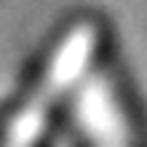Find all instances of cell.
Returning a JSON list of instances; mask_svg holds the SVG:
<instances>
[{
  "instance_id": "obj_1",
  "label": "cell",
  "mask_w": 147,
  "mask_h": 147,
  "mask_svg": "<svg viewBox=\"0 0 147 147\" xmlns=\"http://www.w3.org/2000/svg\"><path fill=\"white\" fill-rule=\"evenodd\" d=\"M58 129H61V110L55 113V119H52V126L46 129V135L37 141L34 147H55V138H58Z\"/></svg>"
}]
</instances>
